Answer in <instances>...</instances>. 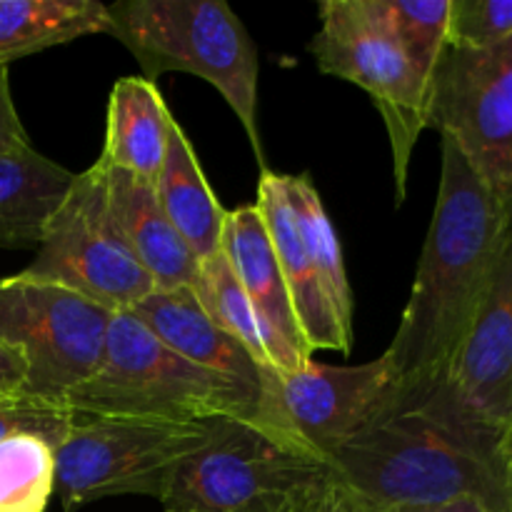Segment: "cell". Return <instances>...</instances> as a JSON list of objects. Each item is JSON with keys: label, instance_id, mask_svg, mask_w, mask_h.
<instances>
[{"label": "cell", "instance_id": "6da1fadb", "mask_svg": "<svg viewBox=\"0 0 512 512\" xmlns=\"http://www.w3.org/2000/svg\"><path fill=\"white\" fill-rule=\"evenodd\" d=\"M510 210L443 138L435 213L410 300L383 353L400 388H430L445 380L488 290Z\"/></svg>", "mask_w": 512, "mask_h": 512}, {"label": "cell", "instance_id": "7a4b0ae2", "mask_svg": "<svg viewBox=\"0 0 512 512\" xmlns=\"http://www.w3.org/2000/svg\"><path fill=\"white\" fill-rule=\"evenodd\" d=\"M500 435L465 418L440 385L400 388L328 458L330 473L370 500L393 505H503Z\"/></svg>", "mask_w": 512, "mask_h": 512}, {"label": "cell", "instance_id": "3957f363", "mask_svg": "<svg viewBox=\"0 0 512 512\" xmlns=\"http://www.w3.org/2000/svg\"><path fill=\"white\" fill-rule=\"evenodd\" d=\"M110 30L155 83L165 73H193L213 85L243 125L260 173L258 50L225 0H125L108 5Z\"/></svg>", "mask_w": 512, "mask_h": 512}, {"label": "cell", "instance_id": "277c9868", "mask_svg": "<svg viewBox=\"0 0 512 512\" xmlns=\"http://www.w3.org/2000/svg\"><path fill=\"white\" fill-rule=\"evenodd\" d=\"M263 393L198 368L155 338L133 313H115L95 373L73 390V415L215 423L258 420Z\"/></svg>", "mask_w": 512, "mask_h": 512}, {"label": "cell", "instance_id": "5b68a950", "mask_svg": "<svg viewBox=\"0 0 512 512\" xmlns=\"http://www.w3.org/2000/svg\"><path fill=\"white\" fill-rule=\"evenodd\" d=\"M330 465L258 420H218L170 473L163 512H275Z\"/></svg>", "mask_w": 512, "mask_h": 512}, {"label": "cell", "instance_id": "8992f818", "mask_svg": "<svg viewBox=\"0 0 512 512\" xmlns=\"http://www.w3.org/2000/svg\"><path fill=\"white\" fill-rule=\"evenodd\" d=\"M215 423L75 415L55 450V495L65 512L115 495L160 500L170 473L208 443Z\"/></svg>", "mask_w": 512, "mask_h": 512}, {"label": "cell", "instance_id": "52a82bcc", "mask_svg": "<svg viewBox=\"0 0 512 512\" xmlns=\"http://www.w3.org/2000/svg\"><path fill=\"white\" fill-rule=\"evenodd\" d=\"M113 315L50 280L0 278V340L23 360L25 398L68 408L100 365Z\"/></svg>", "mask_w": 512, "mask_h": 512}, {"label": "cell", "instance_id": "ba28073f", "mask_svg": "<svg viewBox=\"0 0 512 512\" xmlns=\"http://www.w3.org/2000/svg\"><path fill=\"white\" fill-rule=\"evenodd\" d=\"M318 15L320 28L310 40V53L325 75L348 80L370 95L388 130L398 203H403L410 158L428 130L433 83L365 10L363 0H325Z\"/></svg>", "mask_w": 512, "mask_h": 512}, {"label": "cell", "instance_id": "9c48e42d", "mask_svg": "<svg viewBox=\"0 0 512 512\" xmlns=\"http://www.w3.org/2000/svg\"><path fill=\"white\" fill-rule=\"evenodd\" d=\"M20 273L75 290L113 313H130L158 290L115 225L98 160L75 175L35 260Z\"/></svg>", "mask_w": 512, "mask_h": 512}, {"label": "cell", "instance_id": "30bf717a", "mask_svg": "<svg viewBox=\"0 0 512 512\" xmlns=\"http://www.w3.org/2000/svg\"><path fill=\"white\" fill-rule=\"evenodd\" d=\"M428 128L512 205V38L490 48H445L433 75Z\"/></svg>", "mask_w": 512, "mask_h": 512}, {"label": "cell", "instance_id": "8fae6325", "mask_svg": "<svg viewBox=\"0 0 512 512\" xmlns=\"http://www.w3.org/2000/svg\"><path fill=\"white\" fill-rule=\"evenodd\" d=\"M398 390L388 358L363 365L310 363L300 373L265 370L258 420L288 435L328 463L330 455L365 428Z\"/></svg>", "mask_w": 512, "mask_h": 512}, {"label": "cell", "instance_id": "7c38bea8", "mask_svg": "<svg viewBox=\"0 0 512 512\" xmlns=\"http://www.w3.org/2000/svg\"><path fill=\"white\" fill-rule=\"evenodd\" d=\"M440 390L493 433L503 435L512 423V210L488 290Z\"/></svg>", "mask_w": 512, "mask_h": 512}, {"label": "cell", "instance_id": "4fadbf2b", "mask_svg": "<svg viewBox=\"0 0 512 512\" xmlns=\"http://www.w3.org/2000/svg\"><path fill=\"white\" fill-rule=\"evenodd\" d=\"M98 163L105 175V193L115 225L155 288H193L200 260L165 215L155 183L128 170L110 168L100 158Z\"/></svg>", "mask_w": 512, "mask_h": 512}, {"label": "cell", "instance_id": "5bb4252c", "mask_svg": "<svg viewBox=\"0 0 512 512\" xmlns=\"http://www.w3.org/2000/svg\"><path fill=\"white\" fill-rule=\"evenodd\" d=\"M260 215H263L265 230L273 243L275 258H278L280 273L288 285L290 303H293L295 320L308 343L310 353L315 350H338L350 353L353 333L343 328L320 288L318 273H315L310 255L305 250L300 230L295 225L293 208L283 188V175L273 170H263L258 180V198H255Z\"/></svg>", "mask_w": 512, "mask_h": 512}, {"label": "cell", "instance_id": "9a60e30c", "mask_svg": "<svg viewBox=\"0 0 512 512\" xmlns=\"http://www.w3.org/2000/svg\"><path fill=\"white\" fill-rule=\"evenodd\" d=\"M130 313L180 358L263 393L265 368L210 320L193 288L155 290Z\"/></svg>", "mask_w": 512, "mask_h": 512}, {"label": "cell", "instance_id": "2e32d148", "mask_svg": "<svg viewBox=\"0 0 512 512\" xmlns=\"http://www.w3.org/2000/svg\"><path fill=\"white\" fill-rule=\"evenodd\" d=\"M220 253L225 255L235 278L243 285L245 295L255 305L260 318L268 323V328L295 355L313 360V353H310L308 343L298 328V320H295L288 285L280 273L278 258H275L273 243L268 238L258 205L248 203L228 210Z\"/></svg>", "mask_w": 512, "mask_h": 512}, {"label": "cell", "instance_id": "e0dca14e", "mask_svg": "<svg viewBox=\"0 0 512 512\" xmlns=\"http://www.w3.org/2000/svg\"><path fill=\"white\" fill-rule=\"evenodd\" d=\"M155 193L173 228L200 263L220 253L228 210L220 205L218 195L208 185L195 148L175 118L170 120L163 168L155 178Z\"/></svg>", "mask_w": 512, "mask_h": 512}, {"label": "cell", "instance_id": "ac0fdd59", "mask_svg": "<svg viewBox=\"0 0 512 512\" xmlns=\"http://www.w3.org/2000/svg\"><path fill=\"white\" fill-rule=\"evenodd\" d=\"M168 105L158 85L140 75L115 80L108 100L105 148L100 160L155 183L165 158L170 128Z\"/></svg>", "mask_w": 512, "mask_h": 512}, {"label": "cell", "instance_id": "d6986e66", "mask_svg": "<svg viewBox=\"0 0 512 512\" xmlns=\"http://www.w3.org/2000/svg\"><path fill=\"white\" fill-rule=\"evenodd\" d=\"M73 180L35 148L0 155V248H38Z\"/></svg>", "mask_w": 512, "mask_h": 512}, {"label": "cell", "instance_id": "ffe728a7", "mask_svg": "<svg viewBox=\"0 0 512 512\" xmlns=\"http://www.w3.org/2000/svg\"><path fill=\"white\" fill-rule=\"evenodd\" d=\"M200 305L210 315L215 325L233 335L240 345H245L255 363L265 370H275L278 375H293L308 368L313 360L295 355L273 330L268 328L255 305L245 295L243 285L235 278L233 268L223 253L200 263V273L193 285Z\"/></svg>", "mask_w": 512, "mask_h": 512}, {"label": "cell", "instance_id": "44dd1931", "mask_svg": "<svg viewBox=\"0 0 512 512\" xmlns=\"http://www.w3.org/2000/svg\"><path fill=\"white\" fill-rule=\"evenodd\" d=\"M108 30L98 0H0V65Z\"/></svg>", "mask_w": 512, "mask_h": 512}, {"label": "cell", "instance_id": "7402d4cb", "mask_svg": "<svg viewBox=\"0 0 512 512\" xmlns=\"http://www.w3.org/2000/svg\"><path fill=\"white\" fill-rule=\"evenodd\" d=\"M283 188L290 208H293L300 238H303L305 250L310 255V263L318 273L320 288H323L338 323L348 333H353V293H350L338 233H335L333 223L325 213L323 198H320L310 175L305 173L283 175Z\"/></svg>", "mask_w": 512, "mask_h": 512}, {"label": "cell", "instance_id": "603a6c76", "mask_svg": "<svg viewBox=\"0 0 512 512\" xmlns=\"http://www.w3.org/2000/svg\"><path fill=\"white\" fill-rule=\"evenodd\" d=\"M363 5L433 83L435 68L448 48L450 0H363Z\"/></svg>", "mask_w": 512, "mask_h": 512}, {"label": "cell", "instance_id": "cb8c5ba5", "mask_svg": "<svg viewBox=\"0 0 512 512\" xmlns=\"http://www.w3.org/2000/svg\"><path fill=\"white\" fill-rule=\"evenodd\" d=\"M55 495V445L35 433L0 440V512H45Z\"/></svg>", "mask_w": 512, "mask_h": 512}, {"label": "cell", "instance_id": "d4e9b609", "mask_svg": "<svg viewBox=\"0 0 512 512\" xmlns=\"http://www.w3.org/2000/svg\"><path fill=\"white\" fill-rule=\"evenodd\" d=\"M275 512H493V508H488L483 500H458L450 505L380 503L355 493L328 470L313 483L295 490Z\"/></svg>", "mask_w": 512, "mask_h": 512}, {"label": "cell", "instance_id": "484cf974", "mask_svg": "<svg viewBox=\"0 0 512 512\" xmlns=\"http://www.w3.org/2000/svg\"><path fill=\"white\" fill-rule=\"evenodd\" d=\"M512 38V0H450L448 45L490 48Z\"/></svg>", "mask_w": 512, "mask_h": 512}, {"label": "cell", "instance_id": "4316f807", "mask_svg": "<svg viewBox=\"0 0 512 512\" xmlns=\"http://www.w3.org/2000/svg\"><path fill=\"white\" fill-rule=\"evenodd\" d=\"M33 148L23 128L18 108H15L13 90H10L8 65H0V155L23 153Z\"/></svg>", "mask_w": 512, "mask_h": 512}, {"label": "cell", "instance_id": "83f0119b", "mask_svg": "<svg viewBox=\"0 0 512 512\" xmlns=\"http://www.w3.org/2000/svg\"><path fill=\"white\" fill-rule=\"evenodd\" d=\"M25 365L8 345L0 340V405L25 398Z\"/></svg>", "mask_w": 512, "mask_h": 512}, {"label": "cell", "instance_id": "f1b7e54d", "mask_svg": "<svg viewBox=\"0 0 512 512\" xmlns=\"http://www.w3.org/2000/svg\"><path fill=\"white\" fill-rule=\"evenodd\" d=\"M498 455L500 473H503V505H500V512H512V423L500 435Z\"/></svg>", "mask_w": 512, "mask_h": 512}]
</instances>
